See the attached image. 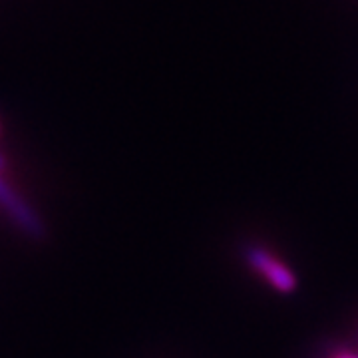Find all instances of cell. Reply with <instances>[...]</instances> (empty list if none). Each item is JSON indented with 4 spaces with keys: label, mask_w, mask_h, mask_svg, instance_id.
<instances>
[{
    "label": "cell",
    "mask_w": 358,
    "mask_h": 358,
    "mask_svg": "<svg viewBox=\"0 0 358 358\" xmlns=\"http://www.w3.org/2000/svg\"><path fill=\"white\" fill-rule=\"evenodd\" d=\"M4 166H6V162H4V157H2V155H0V171H2V169H4Z\"/></svg>",
    "instance_id": "cell-3"
},
{
    "label": "cell",
    "mask_w": 358,
    "mask_h": 358,
    "mask_svg": "<svg viewBox=\"0 0 358 358\" xmlns=\"http://www.w3.org/2000/svg\"><path fill=\"white\" fill-rule=\"evenodd\" d=\"M247 261L259 275H263L267 282L279 293H293L296 289V277L289 267H285L281 261L268 253L263 247H249Z\"/></svg>",
    "instance_id": "cell-2"
},
{
    "label": "cell",
    "mask_w": 358,
    "mask_h": 358,
    "mask_svg": "<svg viewBox=\"0 0 358 358\" xmlns=\"http://www.w3.org/2000/svg\"><path fill=\"white\" fill-rule=\"evenodd\" d=\"M336 358H358V357H350V355H345V357H336Z\"/></svg>",
    "instance_id": "cell-4"
},
{
    "label": "cell",
    "mask_w": 358,
    "mask_h": 358,
    "mask_svg": "<svg viewBox=\"0 0 358 358\" xmlns=\"http://www.w3.org/2000/svg\"><path fill=\"white\" fill-rule=\"evenodd\" d=\"M0 207L2 211L13 219V223L34 241H42L46 237V225L34 211V207L14 192L13 185L6 183V179L0 176Z\"/></svg>",
    "instance_id": "cell-1"
}]
</instances>
